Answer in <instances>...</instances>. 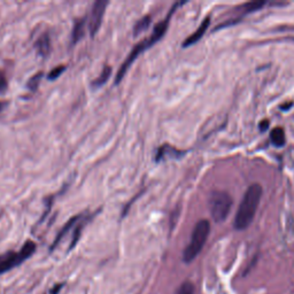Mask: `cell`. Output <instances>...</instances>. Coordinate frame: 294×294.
Masks as SVG:
<instances>
[{
    "label": "cell",
    "mask_w": 294,
    "mask_h": 294,
    "mask_svg": "<svg viewBox=\"0 0 294 294\" xmlns=\"http://www.w3.org/2000/svg\"><path fill=\"white\" fill-rule=\"evenodd\" d=\"M110 74H112V68L108 67V66H105V67H104V69H103V71H101L99 77H98L97 80L93 81V83H92L93 87L103 86V85L109 80Z\"/></svg>",
    "instance_id": "11"
},
{
    "label": "cell",
    "mask_w": 294,
    "mask_h": 294,
    "mask_svg": "<svg viewBox=\"0 0 294 294\" xmlns=\"http://www.w3.org/2000/svg\"><path fill=\"white\" fill-rule=\"evenodd\" d=\"M232 207V198L227 192L214 191L209 197V209L216 223L223 222Z\"/></svg>",
    "instance_id": "4"
},
{
    "label": "cell",
    "mask_w": 294,
    "mask_h": 294,
    "mask_svg": "<svg viewBox=\"0 0 294 294\" xmlns=\"http://www.w3.org/2000/svg\"><path fill=\"white\" fill-rule=\"evenodd\" d=\"M210 232V223L207 220H200L195 224L193 231H192L191 240L186 246L183 253V260L185 263H190L200 254V252L206 244L208 236Z\"/></svg>",
    "instance_id": "2"
},
{
    "label": "cell",
    "mask_w": 294,
    "mask_h": 294,
    "mask_svg": "<svg viewBox=\"0 0 294 294\" xmlns=\"http://www.w3.org/2000/svg\"><path fill=\"white\" fill-rule=\"evenodd\" d=\"M35 47H36L38 54L40 56H46L49 54L51 50V42H50L49 35L45 34L43 35V36H40L39 39H38L36 44H35Z\"/></svg>",
    "instance_id": "8"
},
{
    "label": "cell",
    "mask_w": 294,
    "mask_h": 294,
    "mask_svg": "<svg viewBox=\"0 0 294 294\" xmlns=\"http://www.w3.org/2000/svg\"><path fill=\"white\" fill-rule=\"evenodd\" d=\"M270 140L276 147H282L285 145V132H284L283 128H275L273 131L270 132Z\"/></svg>",
    "instance_id": "9"
},
{
    "label": "cell",
    "mask_w": 294,
    "mask_h": 294,
    "mask_svg": "<svg viewBox=\"0 0 294 294\" xmlns=\"http://www.w3.org/2000/svg\"><path fill=\"white\" fill-rule=\"evenodd\" d=\"M264 5H267V2L265 1H254V2H249V4L245 5V12L249 13V12H254L258 11V9H260L261 7H263Z\"/></svg>",
    "instance_id": "15"
},
{
    "label": "cell",
    "mask_w": 294,
    "mask_h": 294,
    "mask_svg": "<svg viewBox=\"0 0 294 294\" xmlns=\"http://www.w3.org/2000/svg\"><path fill=\"white\" fill-rule=\"evenodd\" d=\"M151 24V18L150 17H145L141 18L140 21L137 22V24L135 25L134 28V34L137 36V35H139L140 33H143V31H145L147 29L148 27H150Z\"/></svg>",
    "instance_id": "12"
},
{
    "label": "cell",
    "mask_w": 294,
    "mask_h": 294,
    "mask_svg": "<svg viewBox=\"0 0 294 294\" xmlns=\"http://www.w3.org/2000/svg\"><path fill=\"white\" fill-rule=\"evenodd\" d=\"M107 6H108V2L104 1V0H98L93 4L90 20H88V30H90L91 36H94L99 31Z\"/></svg>",
    "instance_id": "5"
},
{
    "label": "cell",
    "mask_w": 294,
    "mask_h": 294,
    "mask_svg": "<svg viewBox=\"0 0 294 294\" xmlns=\"http://www.w3.org/2000/svg\"><path fill=\"white\" fill-rule=\"evenodd\" d=\"M65 70H66L65 66H58V67H55L52 71H50L49 77H47V78H49V80H52V81L56 80V78H58L59 76L61 75Z\"/></svg>",
    "instance_id": "16"
},
{
    "label": "cell",
    "mask_w": 294,
    "mask_h": 294,
    "mask_svg": "<svg viewBox=\"0 0 294 294\" xmlns=\"http://www.w3.org/2000/svg\"><path fill=\"white\" fill-rule=\"evenodd\" d=\"M262 192H263L262 191V186L258 184V183H254L246 190L235 216L233 226H235L236 230L242 231V230L247 229L251 225L255 217V214H257L259 205H260Z\"/></svg>",
    "instance_id": "1"
},
{
    "label": "cell",
    "mask_w": 294,
    "mask_h": 294,
    "mask_svg": "<svg viewBox=\"0 0 294 294\" xmlns=\"http://www.w3.org/2000/svg\"><path fill=\"white\" fill-rule=\"evenodd\" d=\"M5 106H6V104L5 103H1V101H0V112H1V110L5 108Z\"/></svg>",
    "instance_id": "21"
},
{
    "label": "cell",
    "mask_w": 294,
    "mask_h": 294,
    "mask_svg": "<svg viewBox=\"0 0 294 294\" xmlns=\"http://www.w3.org/2000/svg\"><path fill=\"white\" fill-rule=\"evenodd\" d=\"M82 216H83V214H82V215H77V216L72 217V219H70V220L68 221L67 224H66V225L62 227V230H61V231H60L59 235L56 236L54 242H53V245L51 246V251H53V249H54L56 247V246H58V244H59L60 242H61L63 237H65L69 231H70L72 227H74L76 225V223L80 222V220L82 219Z\"/></svg>",
    "instance_id": "7"
},
{
    "label": "cell",
    "mask_w": 294,
    "mask_h": 294,
    "mask_svg": "<svg viewBox=\"0 0 294 294\" xmlns=\"http://www.w3.org/2000/svg\"><path fill=\"white\" fill-rule=\"evenodd\" d=\"M6 86H7V83H6V78L4 74L0 71V91H4Z\"/></svg>",
    "instance_id": "17"
},
{
    "label": "cell",
    "mask_w": 294,
    "mask_h": 294,
    "mask_svg": "<svg viewBox=\"0 0 294 294\" xmlns=\"http://www.w3.org/2000/svg\"><path fill=\"white\" fill-rule=\"evenodd\" d=\"M36 251V244L34 242H27L20 252H7L5 254L0 255V275L7 273L13 268L17 267L28 260Z\"/></svg>",
    "instance_id": "3"
},
{
    "label": "cell",
    "mask_w": 294,
    "mask_h": 294,
    "mask_svg": "<svg viewBox=\"0 0 294 294\" xmlns=\"http://www.w3.org/2000/svg\"><path fill=\"white\" fill-rule=\"evenodd\" d=\"M62 286H63V284H58V285H55L52 290H51L50 294H58L60 292V290H61Z\"/></svg>",
    "instance_id": "19"
},
{
    "label": "cell",
    "mask_w": 294,
    "mask_h": 294,
    "mask_svg": "<svg viewBox=\"0 0 294 294\" xmlns=\"http://www.w3.org/2000/svg\"><path fill=\"white\" fill-rule=\"evenodd\" d=\"M209 24H210V17H207L204 21H202V23L200 24V27L198 28V30L195 31L194 34H192L191 36H189L188 38H186L185 42L183 43V47H189V46L193 45V44H195V43H198L199 40L204 37V35L206 34Z\"/></svg>",
    "instance_id": "6"
},
{
    "label": "cell",
    "mask_w": 294,
    "mask_h": 294,
    "mask_svg": "<svg viewBox=\"0 0 294 294\" xmlns=\"http://www.w3.org/2000/svg\"><path fill=\"white\" fill-rule=\"evenodd\" d=\"M85 23H86V21L84 20H80L76 22L74 30H72V43H77L78 40H81V38L83 37L84 31H85Z\"/></svg>",
    "instance_id": "10"
},
{
    "label": "cell",
    "mask_w": 294,
    "mask_h": 294,
    "mask_svg": "<svg viewBox=\"0 0 294 294\" xmlns=\"http://www.w3.org/2000/svg\"><path fill=\"white\" fill-rule=\"evenodd\" d=\"M293 106V103H290L289 105H283V106H280V108H282L283 110H286V109H289V108H291V107Z\"/></svg>",
    "instance_id": "20"
},
{
    "label": "cell",
    "mask_w": 294,
    "mask_h": 294,
    "mask_svg": "<svg viewBox=\"0 0 294 294\" xmlns=\"http://www.w3.org/2000/svg\"><path fill=\"white\" fill-rule=\"evenodd\" d=\"M43 77V72H37V75L33 76L28 82V88L31 91H35L38 87V85L40 83V80Z\"/></svg>",
    "instance_id": "14"
},
{
    "label": "cell",
    "mask_w": 294,
    "mask_h": 294,
    "mask_svg": "<svg viewBox=\"0 0 294 294\" xmlns=\"http://www.w3.org/2000/svg\"><path fill=\"white\" fill-rule=\"evenodd\" d=\"M176 294H194V285L191 282H184L178 287Z\"/></svg>",
    "instance_id": "13"
},
{
    "label": "cell",
    "mask_w": 294,
    "mask_h": 294,
    "mask_svg": "<svg viewBox=\"0 0 294 294\" xmlns=\"http://www.w3.org/2000/svg\"><path fill=\"white\" fill-rule=\"evenodd\" d=\"M268 128H269V121H268V120H263V121L260 123V130L264 132L265 130H268Z\"/></svg>",
    "instance_id": "18"
}]
</instances>
